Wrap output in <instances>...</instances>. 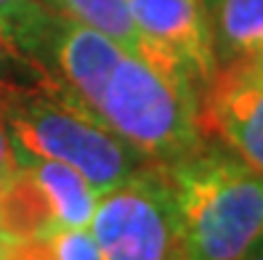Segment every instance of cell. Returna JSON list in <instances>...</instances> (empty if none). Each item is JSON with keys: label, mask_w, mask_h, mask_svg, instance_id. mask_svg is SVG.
<instances>
[{"label": "cell", "mask_w": 263, "mask_h": 260, "mask_svg": "<svg viewBox=\"0 0 263 260\" xmlns=\"http://www.w3.org/2000/svg\"><path fill=\"white\" fill-rule=\"evenodd\" d=\"M162 170L176 199L181 260H239L263 236V173L229 149L199 146Z\"/></svg>", "instance_id": "obj_1"}, {"label": "cell", "mask_w": 263, "mask_h": 260, "mask_svg": "<svg viewBox=\"0 0 263 260\" xmlns=\"http://www.w3.org/2000/svg\"><path fill=\"white\" fill-rule=\"evenodd\" d=\"M96 114L152 165H170L205 146L199 90L133 53L117 61Z\"/></svg>", "instance_id": "obj_2"}, {"label": "cell", "mask_w": 263, "mask_h": 260, "mask_svg": "<svg viewBox=\"0 0 263 260\" xmlns=\"http://www.w3.org/2000/svg\"><path fill=\"white\" fill-rule=\"evenodd\" d=\"M11 146L80 170L99 194L149 165L104 119L61 88L24 96L3 112Z\"/></svg>", "instance_id": "obj_3"}, {"label": "cell", "mask_w": 263, "mask_h": 260, "mask_svg": "<svg viewBox=\"0 0 263 260\" xmlns=\"http://www.w3.org/2000/svg\"><path fill=\"white\" fill-rule=\"evenodd\" d=\"M104 260H181L173 189L162 165H144L99 194L90 218Z\"/></svg>", "instance_id": "obj_4"}, {"label": "cell", "mask_w": 263, "mask_h": 260, "mask_svg": "<svg viewBox=\"0 0 263 260\" xmlns=\"http://www.w3.org/2000/svg\"><path fill=\"white\" fill-rule=\"evenodd\" d=\"M149 64L189 80L199 96L215 74V51L202 0H128Z\"/></svg>", "instance_id": "obj_5"}, {"label": "cell", "mask_w": 263, "mask_h": 260, "mask_svg": "<svg viewBox=\"0 0 263 260\" xmlns=\"http://www.w3.org/2000/svg\"><path fill=\"white\" fill-rule=\"evenodd\" d=\"M199 125L231 154L263 173V61L215 67L199 96Z\"/></svg>", "instance_id": "obj_6"}, {"label": "cell", "mask_w": 263, "mask_h": 260, "mask_svg": "<svg viewBox=\"0 0 263 260\" xmlns=\"http://www.w3.org/2000/svg\"><path fill=\"white\" fill-rule=\"evenodd\" d=\"M122 56L125 51L112 37L56 13L45 45V64L69 98L96 112L104 88Z\"/></svg>", "instance_id": "obj_7"}, {"label": "cell", "mask_w": 263, "mask_h": 260, "mask_svg": "<svg viewBox=\"0 0 263 260\" xmlns=\"http://www.w3.org/2000/svg\"><path fill=\"white\" fill-rule=\"evenodd\" d=\"M59 228L53 207L35 175L13 162L0 178V244L51 236Z\"/></svg>", "instance_id": "obj_8"}, {"label": "cell", "mask_w": 263, "mask_h": 260, "mask_svg": "<svg viewBox=\"0 0 263 260\" xmlns=\"http://www.w3.org/2000/svg\"><path fill=\"white\" fill-rule=\"evenodd\" d=\"M11 149H13V162L27 167L40 183L61 228L90 226V218H93V210L99 202V191L90 186V181L80 170H74L67 162L29 154V151L16 146Z\"/></svg>", "instance_id": "obj_9"}, {"label": "cell", "mask_w": 263, "mask_h": 260, "mask_svg": "<svg viewBox=\"0 0 263 260\" xmlns=\"http://www.w3.org/2000/svg\"><path fill=\"white\" fill-rule=\"evenodd\" d=\"M215 67L263 61V0H202Z\"/></svg>", "instance_id": "obj_10"}, {"label": "cell", "mask_w": 263, "mask_h": 260, "mask_svg": "<svg viewBox=\"0 0 263 260\" xmlns=\"http://www.w3.org/2000/svg\"><path fill=\"white\" fill-rule=\"evenodd\" d=\"M61 88L53 72L29 53L13 29L0 19V114L24 96Z\"/></svg>", "instance_id": "obj_11"}, {"label": "cell", "mask_w": 263, "mask_h": 260, "mask_svg": "<svg viewBox=\"0 0 263 260\" xmlns=\"http://www.w3.org/2000/svg\"><path fill=\"white\" fill-rule=\"evenodd\" d=\"M43 3L72 22L99 29L101 35L112 37L125 53L138 56L141 51L128 0H43Z\"/></svg>", "instance_id": "obj_12"}, {"label": "cell", "mask_w": 263, "mask_h": 260, "mask_svg": "<svg viewBox=\"0 0 263 260\" xmlns=\"http://www.w3.org/2000/svg\"><path fill=\"white\" fill-rule=\"evenodd\" d=\"M51 244H53V257L56 260H104L93 234L88 231V226L59 228L51 236Z\"/></svg>", "instance_id": "obj_13"}, {"label": "cell", "mask_w": 263, "mask_h": 260, "mask_svg": "<svg viewBox=\"0 0 263 260\" xmlns=\"http://www.w3.org/2000/svg\"><path fill=\"white\" fill-rule=\"evenodd\" d=\"M51 236H53V234H51ZM51 236H40V239H27V242L3 244L0 260H56V257H53Z\"/></svg>", "instance_id": "obj_14"}, {"label": "cell", "mask_w": 263, "mask_h": 260, "mask_svg": "<svg viewBox=\"0 0 263 260\" xmlns=\"http://www.w3.org/2000/svg\"><path fill=\"white\" fill-rule=\"evenodd\" d=\"M13 167V149H11V135L6 128V119L0 114V178Z\"/></svg>", "instance_id": "obj_15"}, {"label": "cell", "mask_w": 263, "mask_h": 260, "mask_svg": "<svg viewBox=\"0 0 263 260\" xmlns=\"http://www.w3.org/2000/svg\"><path fill=\"white\" fill-rule=\"evenodd\" d=\"M239 260H263V236H260V239H258V242H255L253 247L247 250Z\"/></svg>", "instance_id": "obj_16"}, {"label": "cell", "mask_w": 263, "mask_h": 260, "mask_svg": "<svg viewBox=\"0 0 263 260\" xmlns=\"http://www.w3.org/2000/svg\"><path fill=\"white\" fill-rule=\"evenodd\" d=\"M11 3H22V0H0V8H3V6H11Z\"/></svg>", "instance_id": "obj_17"}, {"label": "cell", "mask_w": 263, "mask_h": 260, "mask_svg": "<svg viewBox=\"0 0 263 260\" xmlns=\"http://www.w3.org/2000/svg\"><path fill=\"white\" fill-rule=\"evenodd\" d=\"M0 252H3V244H0Z\"/></svg>", "instance_id": "obj_18"}]
</instances>
